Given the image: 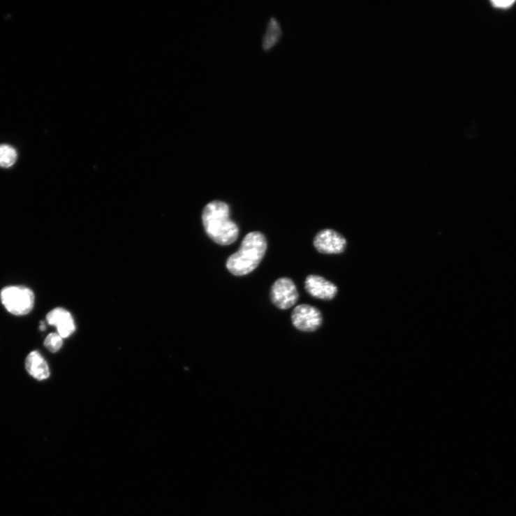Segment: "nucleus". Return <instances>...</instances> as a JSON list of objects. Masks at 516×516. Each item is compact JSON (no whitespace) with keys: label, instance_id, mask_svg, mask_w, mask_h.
Segmentation results:
<instances>
[{"label":"nucleus","instance_id":"obj_1","mask_svg":"<svg viewBox=\"0 0 516 516\" xmlns=\"http://www.w3.org/2000/svg\"><path fill=\"white\" fill-rule=\"evenodd\" d=\"M230 207L221 201H212L203 209L202 219L207 235L221 246H229L239 236V228L230 219Z\"/></svg>","mask_w":516,"mask_h":516},{"label":"nucleus","instance_id":"obj_2","mask_svg":"<svg viewBox=\"0 0 516 516\" xmlns=\"http://www.w3.org/2000/svg\"><path fill=\"white\" fill-rule=\"evenodd\" d=\"M267 240L260 232H252L243 239L238 251L230 256L226 267L234 276L248 275L259 265L266 250Z\"/></svg>","mask_w":516,"mask_h":516},{"label":"nucleus","instance_id":"obj_3","mask_svg":"<svg viewBox=\"0 0 516 516\" xmlns=\"http://www.w3.org/2000/svg\"><path fill=\"white\" fill-rule=\"evenodd\" d=\"M1 302L7 311L15 316L29 314L35 304V295L29 288L8 286L1 293Z\"/></svg>","mask_w":516,"mask_h":516},{"label":"nucleus","instance_id":"obj_4","mask_svg":"<svg viewBox=\"0 0 516 516\" xmlns=\"http://www.w3.org/2000/svg\"><path fill=\"white\" fill-rule=\"evenodd\" d=\"M298 296L295 285L288 278L279 279L271 288V301L281 310L293 307L297 302Z\"/></svg>","mask_w":516,"mask_h":516},{"label":"nucleus","instance_id":"obj_5","mask_svg":"<svg viewBox=\"0 0 516 516\" xmlns=\"http://www.w3.org/2000/svg\"><path fill=\"white\" fill-rule=\"evenodd\" d=\"M292 322L294 327L302 332H313L322 324V315L316 308L302 304L295 307L292 313Z\"/></svg>","mask_w":516,"mask_h":516},{"label":"nucleus","instance_id":"obj_6","mask_svg":"<svg viewBox=\"0 0 516 516\" xmlns=\"http://www.w3.org/2000/svg\"><path fill=\"white\" fill-rule=\"evenodd\" d=\"M314 244L316 249L321 253L339 254L344 251L347 242L337 231L325 229L316 235Z\"/></svg>","mask_w":516,"mask_h":516},{"label":"nucleus","instance_id":"obj_7","mask_svg":"<svg viewBox=\"0 0 516 516\" xmlns=\"http://www.w3.org/2000/svg\"><path fill=\"white\" fill-rule=\"evenodd\" d=\"M305 288L311 296L327 301L333 300L338 293L336 285L315 275H310L307 278Z\"/></svg>","mask_w":516,"mask_h":516},{"label":"nucleus","instance_id":"obj_8","mask_svg":"<svg viewBox=\"0 0 516 516\" xmlns=\"http://www.w3.org/2000/svg\"><path fill=\"white\" fill-rule=\"evenodd\" d=\"M48 324L55 325L58 334L63 338H68L75 330L74 320L71 314L66 309L57 308L52 310L47 315Z\"/></svg>","mask_w":516,"mask_h":516},{"label":"nucleus","instance_id":"obj_9","mask_svg":"<svg viewBox=\"0 0 516 516\" xmlns=\"http://www.w3.org/2000/svg\"><path fill=\"white\" fill-rule=\"evenodd\" d=\"M25 368L31 376L38 380L46 379L50 376L48 365L37 351H32L27 357Z\"/></svg>","mask_w":516,"mask_h":516},{"label":"nucleus","instance_id":"obj_10","mask_svg":"<svg viewBox=\"0 0 516 516\" xmlns=\"http://www.w3.org/2000/svg\"><path fill=\"white\" fill-rule=\"evenodd\" d=\"M281 34L282 31L279 22L276 18H271L263 38V48L267 50L272 47L279 41Z\"/></svg>","mask_w":516,"mask_h":516},{"label":"nucleus","instance_id":"obj_11","mask_svg":"<svg viewBox=\"0 0 516 516\" xmlns=\"http://www.w3.org/2000/svg\"><path fill=\"white\" fill-rule=\"evenodd\" d=\"M17 154L15 149L6 145H0V167L9 168L15 165Z\"/></svg>","mask_w":516,"mask_h":516},{"label":"nucleus","instance_id":"obj_12","mask_svg":"<svg viewBox=\"0 0 516 516\" xmlns=\"http://www.w3.org/2000/svg\"><path fill=\"white\" fill-rule=\"evenodd\" d=\"M45 346L52 353H56L63 346V338L56 333L50 334L44 341Z\"/></svg>","mask_w":516,"mask_h":516},{"label":"nucleus","instance_id":"obj_13","mask_svg":"<svg viewBox=\"0 0 516 516\" xmlns=\"http://www.w3.org/2000/svg\"><path fill=\"white\" fill-rule=\"evenodd\" d=\"M515 2V1H492V6L499 9L510 8Z\"/></svg>","mask_w":516,"mask_h":516},{"label":"nucleus","instance_id":"obj_14","mask_svg":"<svg viewBox=\"0 0 516 516\" xmlns=\"http://www.w3.org/2000/svg\"><path fill=\"white\" fill-rule=\"evenodd\" d=\"M41 323H42V325H40V330L41 331H45V330H46V328H45L46 327H45V325H44L43 322H41Z\"/></svg>","mask_w":516,"mask_h":516}]
</instances>
